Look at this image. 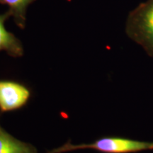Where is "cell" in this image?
I'll list each match as a JSON object with an SVG mask.
<instances>
[{
    "mask_svg": "<svg viewBox=\"0 0 153 153\" xmlns=\"http://www.w3.org/2000/svg\"><path fill=\"white\" fill-rule=\"evenodd\" d=\"M126 35L153 57V0L139 4L128 15Z\"/></svg>",
    "mask_w": 153,
    "mask_h": 153,
    "instance_id": "1",
    "label": "cell"
},
{
    "mask_svg": "<svg viewBox=\"0 0 153 153\" xmlns=\"http://www.w3.org/2000/svg\"><path fill=\"white\" fill-rule=\"evenodd\" d=\"M91 149L104 153H132L153 150V143L121 137H104L88 144L72 145L70 143L51 151L61 153L76 150Z\"/></svg>",
    "mask_w": 153,
    "mask_h": 153,
    "instance_id": "2",
    "label": "cell"
},
{
    "mask_svg": "<svg viewBox=\"0 0 153 153\" xmlns=\"http://www.w3.org/2000/svg\"><path fill=\"white\" fill-rule=\"evenodd\" d=\"M30 96V91L22 84L0 81V111L7 112L19 109L26 105Z\"/></svg>",
    "mask_w": 153,
    "mask_h": 153,
    "instance_id": "3",
    "label": "cell"
},
{
    "mask_svg": "<svg viewBox=\"0 0 153 153\" xmlns=\"http://www.w3.org/2000/svg\"><path fill=\"white\" fill-rule=\"evenodd\" d=\"M11 15L9 11L0 14V51H5L13 57H20L24 55V48L19 38L6 29L5 22Z\"/></svg>",
    "mask_w": 153,
    "mask_h": 153,
    "instance_id": "4",
    "label": "cell"
},
{
    "mask_svg": "<svg viewBox=\"0 0 153 153\" xmlns=\"http://www.w3.org/2000/svg\"><path fill=\"white\" fill-rule=\"evenodd\" d=\"M0 153H38L33 145L19 140L0 126Z\"/></svg>",
    "mask_w": 153,
    "mask_h": 153,
    "instance_id": "5",
    "label": "cell"
},
{
    "mask_svg": "<svg viewBox=\"0 0 153 153\" xmlns=\"http://www.w3.org/2000/svg\"><path fill=\"white\" fill-rule=\"evenodd\" d=\"M36 0H0V3L9 7V11L19 28L24 29L26 22V10Z\"/></svg>",
    "mask_w": 153,
    "mask_h": 153,
    "instance_id": "6",
    "label": "cell"
},
{
    "mask_svg": "<svg viewBox=\"0 0 153 153\" xmlns=\"http://www.w3.org/2000/svg\"><path fill=\"white\" fill-rule=\"evenodd\" d=\"M48 153H49V152H48Z\"/></svg>",
    "mask_w": 153,
    "mask_h": 153,
    "instance_id": "7",
    "label": "cell"
}]
</instances>
